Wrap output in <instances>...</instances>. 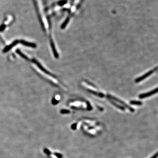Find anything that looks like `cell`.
<instances>
[{"label":"cell","mask_w":158,"mask_h":158,"mask_svg":"<svg viewBox=\"0 0 158 158\" xmlns=\"http://www.w3.org/2000/svg\"><path fill=\"white\" fill-rule=\"evenodd\" d=\"M106 97H107V98H108V99H110L111 100H113L115 101H116L117 102H118L120 104H121L122 105H123V106H125V107L127 108L130 110V111H131V112H134V108L131 107L129 105H128L126 103H125L124 102H122L121 100H119L118 98H117V97H114L113 96H112L111 95H108L106 96Z\"/></svg>","instance_id":"obj_1"},{"label":"cell","mask_w":158,"mask_h":158,"mask_svg":"<svg viewBox=\"0 0 158 158\" xmlns=\"http://www.w3.org/2000/svg\"><path fill=\"white\" fill-rule=\"evenodd\" d=\"M157 67H155V68H154V69H153V70H151L149 71V72L146 73L144 75H143V76H141L138 78L136 79V80H135V82L136 83H139V82L142 81L143 80H144L145 79H146V78L148 77L149 76H150V75H152L153 73H154V72H155L156 71H157Z\"/></svg>","instance_id":"obj_2"},{"label":"cell","mask_w":158,"mask_h":158,"mask_svg":"<svg viewBox=\"0 0 158 158\" xmlns=\"http://www.w3.org/2000/svg\"><path fill=\"white\" fill-rule=\"evenodd\" d=\"M157 92H158V88H156V89H154L153 91H150V92H148V93L140 94L139 97L140 98L143 99V98H144L150 97L151 96L153 95V94H155V93H157Z\"/></svg>","instance_id":"obj_3"},{"label":"cell","mask_w":158,"mask_h":158,"mask_svg":"<svg viewBox=\"0 0 158 158\" xmlns=\"http://www.w3.org/2000/svg\"><path fill=\"white\" fill-rule=\"evenodd\" d=\"M18 43H19V41H15L13 42L11 44V45H8V46L6 47L4 49V51H4V52H7V51H8L9 50H10L12 47H13L14 46H15V45H16V44H17Z\"/></svg>","instance_id":"obj_4"},{"label":"cell","mask_w":158,"mask_h":158,"mask_svg":"<svg viewBox=\"0 0 158 158\" xmlns=\"http://www.w3.org/2000/svg\"><path fill=\"white\" fill-rule=\"evenodd\" d=\"M21 43L24 45H25L27 47H36V45H34V44H32V43H28L27 42L25 41H24L22 40L20 41Z\"/></svg>","instance_id":"obj_5"},{"label":"cell","mask_w":158,"mask_h":158,"mask_svg":"<svg viewBox=\"0 0 158 158\" xmlns=\"http://www.w3.org/2000/svg\"><path fill=\"white\" fill-rule=\"evenodd\" d=\"M108 99L109 100V101H110V102H111V103H112V104H113L115 106L117 107V108H119V109H121V110H122V111H124V110H125V108H124V107H123V106H121V105H119L118 104H117L116 103L112 102V101L110 99Z\"/></svg>","instance_id":"obj_6"},{"label":"cell","mask_w":158,"mask_h":158,"mask_svg":"<svg viewBox=\"0 0 158 158\" xmlns=\"http://www.w3.org/2000/svg\"><path fill=\"white\" fill-rule=\"evenodd\" d=\"M51 47H52V48L54 55L55 56L56 58H58V54L57 53V51H56V48H55V45H54L53 42L52 41H51Z\"/></svg>","instance_id":"obj_7"},{"label":"cell","mask_w":158,"mask_h":158,"mask_svg":"<svg viewBox=\"0 0 158 158\" xmlns=\"http://www.w3.org/2000/svg\"><path fill=\"white\" fill-rule=\"evenodd\" d=\"M130 104L133 105H141L142 104V103L140 101H132L130 102Z\"/></svg>","instance_id":"obj_8"},{"label":"cell","mask_w":158,"mask_h":158,"mask_svg":"<svg viewBox=\"0 0 158 158\" xmlns=\"http://www.w3.org/2000/svg\"><path fill=\"white\" fill-rule=\"evenodd\" d=\"M61 114H69L70 113V111L67 110V109H61L60 111Z\"/></svg>","instance_id":"obj_9"},{"label":"cell","mask_w":158,"mask_h":158,"mask_svg":"<svg viewBox=\"0 0 158 158\" xmlns=\"http://www.w3.org/2000/svg\"><path fill=\"white\" fill-rule=\"evenodd\" d=\"M44 153L45 154H46L47 155H51L52 154L49 150H48L47 148H45V149H44Z\"/></svg>","instance_id":"obj_10"},{"label":"cell","mask_w":158,"mask_h":158,"mask_svg":"<svg viewBox=\"0 0 158 158\" xmlns=\"http://www.w3.org/2000/svg\"><path fill=\"white\" fill-rule=\"evenodd\" d=\"M53 154L58 158H62L63 157V155H62L61 154L58 153H54Z\"/></svg>","instance_id":"obj_11"},{"label":"cell","mask_w":158,"mask_h":158,"mask_svg":"<svg viewBox=\"0 0 158 158\" xmlns=\"http://www.w3.org/2000/svg\"><path fill=\"white\" fill-rule=\"evenodd\" d=\"M76 127H77V123H74L71 126V128L73 130H76Z\"/></svg>","instance_id":"obj_12"},{"label":"cell","mask_w":158,"mask_h":158,"mask_svg":"<svg viewBox=\"0 0 158 158\" xmlns=\"http://www.w3.org/2000/svg\"><path fill=\"white\" fill-rule=\"evenodd\" d=\"M58 103V101L56 99V98H54L52 99V104H53L54 105H56V104H57Z\"/></svg>","instance_id":"obj_13"},{"label":"cell","mask_w":158,"mask_h":158,"mask_svg":"<svg viewBox=\"0 0 158 158\" xmlns=\"http://www.w3.org/2000/svg\"><path fill=\"white\" fill-rule=\"evenodd\" d=\"M157 157H158V153H156L154 155H153L151 158H157Z\"/></svg>","instance_id":"obj_14"}]
</instances>
